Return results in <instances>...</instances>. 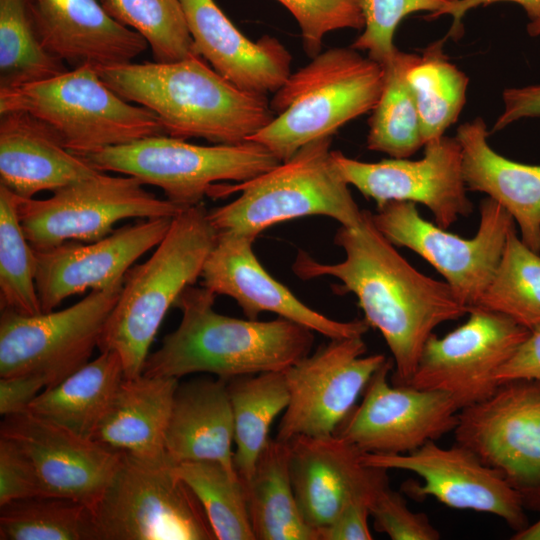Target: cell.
I'll return each mask as SVG.
<instances>
[{
	"label": "cell",
	"mask_w": 540,
	"mask_h": 540,
	"mask_svg": "<svg viewBox=\"0 0 540 540\" xmlns=\"http://www.w3.org/2000/svg\"><path fill=\"white\" fill-rule=\"evenodd\" d=\"M371 214L362 210L359 225L337 230L334 243L344 250L343 261L321 263L300 251L292 269L301 279L337 278L340 292L357 297L364 320L381 333L392 354L391 382L407 385L434 329L470 309L448 283L413 267L377 229Z\"/></svg>",
	"instance_id": "obj_1"
},
{
	"label": "cell",
	"mask_w": 540,
	"mask_h": 540,
	"mask_svg": "<svg viewBox=\"0 0 540 540\" xmlns=\"http://www.w3.org/2000/svg\"><path fill=\"white\" fill-rule=\"evenodd\" d=\"M97 71L123 99L155 113L166 135L174 138L240 144L275 117L266 95L238 88L200 56L129 62Z\"/></svg>",
	"instance_id": "obj_2"
},
{
	"label": "cell",
	"mask_w": 540,
	"mask_h": 540,
	"mask_svg": "<svg viewBox=\"0 0 540 540\" xmlns=\"http://www.w3.org/2000/svg\"><path fill=\"white\" fill-rule=\"evenodd\" d=\"M216 295L201 285L187 287L175 303L179 326L149 354L144 375L179 379L211 373L223 380L284 371L310 354L314 331L291 320L240 319L214 309Z\"/></svg>",
	"instance_id": "obj_3"
},
{
	"label": "cell",
	"mask_w": 540,
	"mask_h": 540,
	"mask_svg": "<svg viewBox=\"0 0 540 540\" xmlns=\"http://www.w3.org/2000/svg\"><path fill=\"white\" fill-rule=\"evenodd\" d=\"M217 235L203 203L184 208L149 259L126 273L98 344L120 356L125 378L142 375L167 311L201 277Z\"/></svg>",
	"instance_id": "obj_4"
},
{
	"label": "cell",
	"mask_w": 540,
	"mask_h": 540,
	"mask_svg": "<svg viewBox=\"0 0 540 540\" xmlns=\"http://www.w3.org/2000/svg\"><path fill=\"white\" fill-rule=\"evenodd\" d=\"M383 83V65L352 47L319 53L273 93L274 119L248 141L262 144L285 162L303 146L331 137L372 111Z\"/></svg>",
	"instance_id": "obj_5"
},
{
	"label": "cell",
	"mask_w": 540,
	"mask_h": 540,
	"mask_svg": "<svg viewBox=\"0 0 540 540\" xmlns=\"http://www.w3.org/2000/svg\"><path fill=\"white\" fill-rule=\"evenodd\" d=\"M331 137L300 148L289 160L248 181L215 184L209 197L240 191L232 202L208 211L217 232L256 238L267 228L292 219L321 215L355 227L362 210L331 158Z\"/></svg>",
	"instance_id": "obj_6"
},
{
	"label": "cell",
	"mask_w": 540,
	"mask_h": 540,
	"mask_svg": "<svg viewBox=\"0 0 540 540\" xmlns=\"http://www.w3.org/2000/svg\"><path fill=\"white\" fill-rule=\"evenodd\" d=\"M10 111H24L46 122L64 146L81 157L166 135L155 113L123 99L90 66L72 68L39 82L0 88V114Z\"/></svg>",
	"instance_id": "obj_7"
},
{
	"label": "cell",
	"mask_w": 540,
	"mask_h": 540,
	"mask_svg": "<svg viewBox=\"0 0 540 540\" xmlns=\"http://www.w3.org/2000/svg\"><path fill=\"white\" fill-rule=\"evenodd\" d=\"M84 158L99 171L159 187L167 200L182 209L201 204L216 182H245L281 163L255 141L203 146L169 135L108 147Z\"/></svg>",
	"instance_id": "obj_8"
},
{
	"label": "cell",
	"mask_w": 540,
	"mask_h": 540,
	"mask_svg": "<svg viewBox=\"0 0 540 540\" xmlns=\"http://www.w3.org/2000/svg\"><path fill=\"white\" fill-rule=\"evenodd\" d=\"M90 512L93 540H216L199 500L172 465L124 453Z\"/></svg>",
	"instance_id": "obj_9"
},
{
	"label": "cell",
	"mask_w": 540,
	"mask_h": 540,
	"mask_svg": "<svg viewBox=\"0 0 540 540\" xmlns=\"http://www.w3.org/2000/svg\"><path fill=\"white\" fill-rule=\"evenodd\" d=\"M372 213L377 229L396 247L427 261L470 310L477 306L502 256L513 217L493 199H483L476 234L463 238L421 217L416 204L390 201Z\"/></svg>",
	"instance_id": "obj_10"
},
{
	"label": "cell",
	"mask_w": 540,
	"mask_h": 540,
	"mask_svg": "<svg viewBox=\"0 0 540 540\" xmlns=\"http://www.w3.org/2000/svg\"><path fill=\"white\" fill-rule=\"evenodd\" d=\"M143 186L135 177L100 171L46 199L18 197L19 221L33 249L43 250L68 241H97L120 220L173 218L182 210Z\"/></svg>",
	"instance_id": "obj_11"
},
{
	"label": "cell",
	"mask_w": 540,
	"mask_h": 540,
	"mask_svg": "<svg viewBox=\"0 0 540 540\" xmlns=\"http://www.w3.org/2000/svg\"><path fill=\"white\" fill-rule=\"evenodd\" d=\"M123 281L59 311L23 315L1 310L0 377L38 375L50 388L87 364Z\"/></svg>",
	"instance_id": "obj_12"
},
{
	"label": "cell",
	"mask_w": 540,
	"mask_h": 540,
	"mask_svg": "<svg viewBox=\"0 0 540 540\" xmlns=\"http://www.w3.org/2000/svg\"><path fill=\"white\" fill-rule=\"evenodd\" d=\"M453 433L455 443L503 475L525 509L540 512V381L501 383L459 410Z\"/></svg>",
	"instance_id": "obj_13"
},
{
	"label": "cell",
	"mask_w": 540,
	"mask_h": 540,
	"mask_svg": "<svg viewBox=\"0 0 540 540\" xmlns=\"http://www.w3.org/2000/svg\"><path fill=\"white\" fill-rule=\"evenodd\" d=\"M362 337L330 339L284 370L290 399L276 439L289 442L299 436L335 433L387 360L383 354L365 356Z\"/></svg>",
	"instance_id": "obj_14"
},
{
	"label": "cell",
	"mask_w": 540,
	"mask_h": 540,
	"mask_svg": "<svg viewBox=\"0 0 540 540\" xmlns=\"http://www.w3.org/2000/svg\"><path fill=\"white\" fill-rule=\"evenodd\" d=\"M465 323L426 341L407 385L449 394L459 409L490 397L500 385L499 369L530 334L510 318L483 308Z\"/></svg>",
	"instance_id": "obj_15"
},
{
	"label": "cell",
	"mask_w": 540,
	"mask_h": 540,
	"mask_svg": "<svg viewBox=\"0 0 540 540\" xmlns=\"http://www.w3.org/2000/svg\"><path fill=\"white\" fill-rule=\"evenodd\" d=\"M387 359L335 431L363 453L406 454L453 432L459 407L447 393L389 382Z\"/></svg>",
	"instance_id": "obj_16"
},
{
	"label": "cell",
	"mask_w": 540,
	"mask_h": 540,
	"mask_svg": "<svg viewBox=\"0 0 540 540\" xmlns=\"http://www.w3.org/2000/svg\"><path fill=\"white\" fill-rule=\"evenodd\" d=\"M419 160L390 158L363 162L331 150V158L348 185L357 188L377 208L390 201L426 206L435 223L449 228L473 212L462 171V150L456 137L443 135L425 143Z\"/></svg>",
	"instance_id": "obj_17"
},
{
	"label": "cell",
	"mask_w": 540,
	"mask_h": 540,
	"mask_svg": "<svg viewBox=\"0 0 540 540\" xmlns=\"http://www.w3.org/2000/svg\"><path fill=\"white\" fill-rule=\"evenodd\" d=\"M361 460L370 467L418 475L422 484L406 482L402 488L411 497L429 496L451 508L495 515L514 533L529 525L520 496L503 475L460 444L442 447L429 441L406 454L362 453Z\"/></svg>",
	"instance_id": "obj_18"
},
{
	"label": "cell",
	"mask_w": 540,
	"mask_h": 540,
	"mask_svg": "<svg viewBox=\"0 0 540 540\" xmlns=\"http://www.w3.org/2000/svg\"><path fill=\"white\" fill-rule=\"evenodd\" d=\"M0 437L14 442L31 463L41 495L92 507L113 478L122 452L40 417L30 410L4 416Z\"/></svg>",
	"instance_id": "obj_19"
},
{
	"label": "cell",
	"mask_w": 540,
	"mask_h": 540,
	"mask_svg": "<svg viewBox=\"0 0 540 540\" xmlns=\"http://www.w3.org/2000/svg\"><path fill=\"white\" fill-rule=\"evenodd\" d=\"M172 218L142 219L88 244L68 241L35 250V283L42 312L53 311L75 294L106 289L166 235Z\"/></svg>",
	"instance_id": "obj_20"
},
{
	"label": "cell",
	"mask_w": 540,
	"mask_h": 540,
	"mask_svg": "<svg viewBox=\"0 0 540 540\" xmlns=\"http://www.w3.org/2000/svg\"><path fill=\"white\" fill-rule=\"evenodd\" d=\"M255 239L218 232L201 273L202 285L216 296L233 298L249 319L271 312L329 339L363 336L368 331L364 319L338 321L305 305L262 266L253 251Z\"/></svg>",
	"instance_id": "obj_21"
},
{
	"label": "cell",
	"mask_w": 540,
	"mask_h": 540,
	"mask_svg": "<svg viewBox=\"0 0 540 540\" xmlns=\"http://www.w3.org/2000/svg\"><path fill=\"white\" fill-rule=\"evenodd\" d=\"M288 444L295 498L304 520L317 533L345 505L365 501L371 506L389 485L387 470L365 465L363 452L335 434L299 436Z\"/></svg>",
	"instance_id": "obj_22"
},
{
	"label": "cell",
	"mask_w": 540,
	"mask_h": 540,
	"mask_svg": "<svg viewBox=\"0 0 540 540\" xmlns=\"http://www.w3.org/2000/svg\"><path fill=\"white\" fill-rule=\"evenodd\" d=\"M105 0H29L44 48L71 67L95 69L132 62L148 47L133 29L113 18Z\"/></svg>",
	"instance_id": "obj_23"
},
{
	"label": "cell",
	"mask_w": 540,
	"mask_h": 540,
	"mask_svg": "<svg viewBox=\"0 0 540 540\" xmlns=\"http://www.w3.org/2000/svg\"><path fill=\"white\" fill-rule=\"evenodd\" d=\"M180 2L196 53L233 85L267 96L289 77L292 57L277 38L251 41L214 0Z\"/></svg>",
	"instance_id": "obj_24"
},
{
	"label": "cell",
	"mask_w": 540,
	"mask_h": 540,
	"mask_svg": "<svg viewBox=\"0 0 540 540\" xmlns=\"http://www.w3.org/2000/svg\"><path fill=\"white\" fill-rule=\"evenodd\" d=\"M98 172L41 119L24 111L0 114V184L18 197L54 192Z\"/></svg>",
	"instance_id": "obj_25"
},
{
	"label": "cell",
	"mask_w": 540,
	"mask_h": 540,
	"mask_svg": "<svg viewBox=\"0 0 540 540\" xmlns=\"http://www.w3.org/2000/svg\"><path fill=\"white\" fill-rule=\"evenodd\" d=\"M477 117L457 128L463 178L468 191L485 193L513 217L521 240L540 253V165L524 164L498 154Z\"/></svg>",
	"instance_id": "obj_26"
},
{
	"label": "cell",
	"mask_w": 540,
	"mask_h": 540,
	"mask_svg": "<svg viewBox=\"0 0 540 540\" xmlns=\"http://www.w3.org/2000/svg\"><path fill=\"white\" fill-rule=\"evenodd\" d=\"M178 384L177 378L144 374L124 378L92 439L138 461L170 464L165 434Z\"/></svg>",
	"instance_id": "obj_27"
},
{
	"label": "cell",
	"mask_w": 540,
	"mask_h": 540,
	"mask_svg": "<svg viewBox=\"0 0 540 540\" xmlns=\"http://www.w3.org/2000/svg\"><path fill=\"white\" fill-rule=\"evenodd\" d=\"M234 420L227 381L193 380L178 384L165 434L168 462L221 463L233 474Z\"/></svg>",
	"instance_id": "obj_28"
},
{
	"label": "cell",
	"mask_w": 540,
	"mask_h": 540,
	"mask_svg": "<svg viewBox=\"0 0 540 540\" xmlns=\"http://www.w3.org/2000/svg\"><path fill=\"white\" fill-rule=\"evenodd\" d=\"M124 378L120 356L113 351L100 352L57 385L44 389L28 410L92 439Z\"/></svg>",
	"instance_id": "obj_29"
},
{
	"label": "cell",
	"mask_w": 540,
	"mask_h": 540,
	"mask_svg": "<svg viewBox=\"0 0 540 540\" xmlns=\"http://www.w3.org/2000/svg\"><path fill=\"white\" fill-rule=\"evenodd\" d=\"M243 484L255 540H319L295 498L288 442L270 438Z\"/></svg>",
	"instance_id": "obj_30"
},
{
	"label": "cell",
	"mask_w": 540,
	"mask_h": 540,
	"mask_svg": "<svg viewBox=\"0 0 540 540\" xmlns=\"http://www.w3.org/2000/svg\"><path fill=\"white\" fill-rule=\"evenodd\" d=\"M234 420L233 462L246 482L267 444L272 423L288 406L290 394L284 371L262 372L227 381Z\"/></svg>",
	"instance_id": "obj_31"
},
{
	"label": "cell",
	"mask_w": 540,
	"mask_h": 540,
	"mask_svg": "<svg viewBox=\"0 0 540 540\" xmlns=\"http://www.w3.org/2000/svg\"><path fill=\"white\" fill-rule=\"evenodd\" d=\"M417 55L396 48L383 64V88L369 120V150L409 158L424 146L419 112L406 79Z\"/></svg>",
	"instance_id": "obj_32"
},
{
	"label": "cell",
	"mask_w": 540,
	"mask_h": 540,
	"mask_svg": "<svg viewBox=\"0 0 540 540\" xmlns=\"http://www.w3.org/2000/svg\"><path fill=\"white\" fill-rule=\"evenodd\" d=\"M421 121L425 143L444 135L466 101L468 77L443 53L442 41L417 55L406 74Z\"/></svg>",
	"instance_id": "obj_33"
},
{
	"label": "cell",
	"mask_w": 540,
	"mask_h": 540,
	"mask_svg": "<svg viewBox=\"0 0 540 540\" xmlns=\"http://www.w3.org/2000/svg\"><path fill=\"white\" fill-rule=\"evenodd\" d=\"M476 307L502 314L530 331L540 327V253L521 240L516 227Z\"/></svg>",
	"instance_id": "obj_34"
},
{
	"label": "cell",
	"mask_w": 540,
	"mask_h": 540,
	"mask_svg": "<svg viewBox=\"0 0 540 540\" xmlns=\"http://www.w3.org/2000/svg\"><path fill=\"white\" fill-rule=\"evenodd\" d=\"M193 491L218 540H255L245 487L238 474L217 461H187L173 466Z\"/></svg>",
	"instance_id": "obj_35"
},
{
	"label": "cell",
	"mask_w": 540,
	"mask_h": 540,
	"mask_svg": "<svg viewBox=\"0 0 540 540\" xmlns=\"http://www.w3.org/2000/svg\"><path fill=\"white\" fill-rule=\"evenodd\" d=\"M67 70L42 45L29 0H0V88L39 82Z\"/></svg>",
	"instance_id": "obj_36"
},
{
	"label": "cell",
	"mask_w": 540,
	"mask_h": 540,
	"mask_svg": "<svg viewBox=\"0 0 540 540\" xmlns=\"http://www.w3.org/2000/svg\"><path fill=\"white\" fill-rule=\"evenodd\" d=\"M1 540H93L90 508L78 501L32 496L0 506Z\"/></svg>",
	"instance_id": "obj_37"
},
{
	"label": "cell",
	"mask_w": 540,
	"mask_h": 540,
	"mask_svg": "<svg viewBox=\"0 0 540 540\" xmlns=\"http://www.w3.org/2000/svg\"><path fill=\"white\" fill-rule=\"evenodd\" d=\"M18 196L0 184V309L42 312L35 283L36 257L21 227Z\"/></svg>",
	"instance_id": "obj_38"
},
{
	"label": "cell",
	"mask_w": 540,
	"mask_h": 540,
	"mask_svg": "<svg viewBox=\"0 0 540 540\" xmlns=\"http://www.w3.org/2000/svg\"><path fill=\"white\" fill-rule=\"evenodd\" d=\"M103 6L113 18L146 40L154 61L174 62L199 56L180 0H105Z\"/></svg>",
	"instance_id": "obj_39"
},
{
	"label": "cell",
	"mask_w": 540,
	"mask_h": 540,
	"mask_svg": "<svg viewBox=\"0 0 540 540\" xmlns=\"http://www.w3.org/2000/svg\"><path fill=\"white\" fill-rule=\"evenodd\" d=\"M458 0H361L364 28L350 46L367 51L368 57L384 64L394 53V33L408 15L429 12L428 18L439 17L441 12Z\"/></svg>",
	"instance_id": "obj_40"
},
{
	"label": "cell",
	"mask_w": 540,
	"mask_h": 540,
	"mask_svg": "<svg viewBox=\"0 0 540 540\" xmlns=\"http://www.w3.org/2000/svg\"><path fill=\"white\" fill-rule=\"evenodd\" d=\"M296 19L303 48L312 59L321 53L325 35L339 29H363L361 0H278Z\"/></svg>",
	"instance_id": "obj_41"
},
{
	"label": "cell",
	"mask_w": 540,
	"mask_h": 540,
	"mask_svg": "<svg viewBox=\"0 0 540 540\" xmlns=\"http://www.w3.org/2000/svg\"><path fill=\"white\" fill-rule=\"evenodd\" d=\"M375 529L392 540H438L440 532L425 513L412 511L404 497L385 486L370 506Z\"/></svg>",
	"instance_id": "obj_42"
},
{
	"label": "cell",
	"mask_w": 540,
	"mask_h": 540,
	"mask_svg": "<svg viewBox=\"0 0 540 540\" xmlns=\"http://www.w3.org/2000/svg\"><path fill=\"white\" fill-rule=\"evenodd\" d=\"M38 495L41 490L28 458L14 442L0 437V506Z\"/></svg>",
	"instance_id": "obj_43"
},
{
	"label": "cell",
	"mask_w": 540,
	"mask_h": 540,
	"mask_svg": "<svg viewBox=\"0 0 540 540\" xmlns=\"http://www.w3.org/2000/svg\"><path fill=\"white\" fill-rule=\"evenodd\" d=\"M370 504L353 501L343 507L336 517L319 530V540H371L368 518Z\"/></svg>",
	"instance_id": "obj_44"
},
{
	"label": "cell",
	"mask_w": 540,
	"mask_h": 540,
	"mask_svg": "<svg viewBox=\"0 0 540 540\" xmlns=\"http://www.w3.org/2000/svg\"><path fill=\"white\" fill-rule=\"evenodd\" d=\"M46 386L41 376L33 374L0 377V414L4 417L27 410Z\"/></svg>",
	"instance_id": "obj_45"
},
{
	"label": "cell",
	"mask_w": 540,
	"mask_h": 540,
	"mask_svg": "<svg viewBox=\"0 0 540 540\" xmlns=\"http://www.w3.org/2000/svg\"><path fill=\"white\" fill-rule=\"evenodd\" d=\"M517 379L540 381V327L530 331L496 375L499 384Z\"/></svg>",
	"instance_id": "obj_46"
},
{
	"label": "cell",
	"mask_w": 540,
	"mask_h": 540,
	"mask_svg": "<svg viewBox=\"0 0 540 540\" xmlns=\"http://www.w3.org/2000/svg\"><path fill=\"white\" fill-rule=\"evenodd\" d=\"M503 111L491 129L500 131L510 124L531 117H540V84L507 88L502 93Z\"/></svg>",
	"instance_id": "obj_47"
},
{
	"label": "cell",
	"mask_w": 540,
	"mask_h": 540,
	"mask_svg": "<svg viewBox=\"0 0 540 540\" xmlns=\"http://www.w3.org/2000/svg\"><path fill=\"white\" fill-rule=\"evenodd\" d=\"M498 2H513L520 5L526 12L529 20L536 18L540 14V0H458L440 14V16L450 15L453 19L448 36L456 38L462 33V18L468 11L479 6H487Z\"/></svg>",
	"instance_id": "obj_48"
},
{
	"label": "cell",
	"mask_w": 540,
	"mask_h": 540,
	"mask_svg": "<svg viewBox=\"0 0 540 540\" xmlns=\"http://www.w3.org/2000/svg\"><path fill=\"white\" fill-rule=\"evenodd\" d=\"M513 540H540V519L512 536Z\"/></svg>",
	"instance_id": "obj_49"
},
{
	"label": "cell",
	"mask_w": 540,
	"mask_h": 540,
	"mask_svg": "<svg viewBox=\"0 0 540 540\" xmlns=\"http://www.w3.org/2000/svg\"><path fill=\"white\" fill-rule=\"evenodd\" d=\"M527 32L531 37H540V14L536 18L529 20Z\"/></svg>",
	"instance_id": "obj_50"
}]
</instances>
